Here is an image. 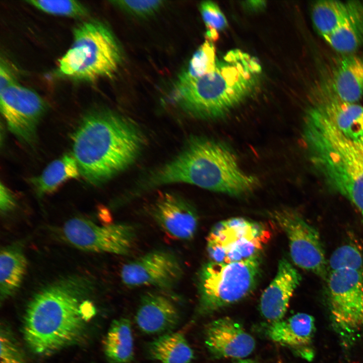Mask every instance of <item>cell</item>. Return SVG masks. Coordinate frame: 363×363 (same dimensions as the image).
<instances>
[{
	"instance_id": "32",
	"label": "cell",
	"mask_w": 363,
	"mask_h": 363,
	"mask_svg": "<svg viewBox=\"0 0 363 363\" xmlns=\"http://www.w3.org/2000/svg\"><path fill=\"white\" fill-rule=\"evenodd\" d=\"M1 363H24L23 354L8 331L1 330Z\"/></svg>"
},
{
	"instance_id": "34",
	"label": "cell",
	"mask_w": 363,
	"mask_h": 363,
	"mask_svg": "<svg viewBox=\"0 0 363 363\" xmlns=\"http://www.w3.org/2000/svg\"><path fill=\"white\" fill-rule=\"evenodd\" d=\"M12 73L6 64L1 62L0 67V91L7 87L15 83Z\"/></svg>"
},
{
	"instance_id": "30",
	"label": "cell",
	"mask_w": 363,
	"mask_h": 363,
	"mask_svg": "<svg viewBox=\"0 0 363 363\" xmlns=\"http://www.w3.org/2000/svg\"><path fill=\"white\" fill-rule=\"evenodd\" d=\"M328 265L330 271L342 268L363 270V256L355 246L346 244L334 251Z\"/></svg>"
},
{
	"instance_id": "29",
	"label": "cell",
	"mask_w": 363,
	"mask_h": 363,
	"mask_svg": "<svg viewBox=\"0 0 363 363\" xmlns=\"http://www.w3.org/2000/svg\"><path fill=\"white\" fill-rule=\"evenodd\" d=\"M27 2L41 11L53 15L77 17L85 16L87 13L85 6L76 1L38 0Z\"/></svg>"
},
{
	"instance_id": "7",
	"label": "cell",
	"mask_w": 363,
	"mask_h": 363,
	"mask_svg": "<svg viewBox=\"0 0 363 363\" xmlns=\"http://www.w3.org/2000/svg\"><path fill=\"white\" fill-rule=\"evenodd\" d=\"M260 272V256L228 263H206L198 277L200 311L213 313L241 300L255 289Z\"/></svg>"
},
{
	"instance_id": "11",
	"label": "cell",
	"mask_w": 363,
	"mask_h": 363,
	"mask_svg": "<svg viewBox=\"0 0 363 363\" xmlns=\"http://www.w3.org/2000/svg\"><path fill=\"white\" fill-rule=\"evenodd\" d=\"M328 287L331 317L341 331L351 333L363 327V270L330 271Z\"/></svg>"
},
{
	"instance_id": "33",
	"label": "cell",
	"mask_w": 363,
	"mask_h": 363,
	"mask_svg": "<svg viewBox=\"0 0 363 363\" xmlns=\"http://www.w3.org/2000/svg\"><path fill=\"white\" fill-rule=\"evenodd\" d=\"M16 206V201L12 193L2 183L0 186V209L3 213L12 210Z\"/></svg>"
},
{
	"instance_id": "22",
	"label": "cell",
	"mask_w": 363,
	"mask_h": 363,
	"mask_svg": "<svg viewBox=\"0 0 363 363\" xmlns=\"http://www.w3.org/2000/svg\"><path fill=\"white\" fill-rule=\"evenodd\" d=\"M360 2L336 0L317 1L312 9V20L323 38L330 35L353 12Z\"/></svg>"
},
{
	"instance_id": "3",
	"label": "cell",
	"mask_w": 363,
	"mask_h": 363,
	"mask_svg": "<svg viewBox=\"0 0 363 363\" xmlns=\"http://www.w3.org/2000/svg\"><path fill=\"white\" fill-rule=\"evenodd\" d=\"M303 137L320 175L363 216V137H346L313 105L306 114Z\"/></svg>"
},
{
	"instance_id": "6",
	"label": "cell",
	"mask_w": 363,
	"mask_h": 363,
	"mask_svg": "<svg viewBox=\"0 0 363 363\" xmlns=\"http://www.w3.org/2000/svg\"><path fill=\"white\" fill-rule=\"evenodd\" d=\"M73 33L71 47L59 60L60 73L85 81L112 77L122 57L109 29L100 22L89 21L79 25Z\"/></svg>"
},
{
	"instance_id": "25",
	"label": "cell",
	"mask_w": 363,
	"mask_h": 363,
	"mask_svg": "<svg viewBox=\"0 0 363 363\" xmlns=\"http://www.w3.org/2000/svg\"><path fill=\"white\" fill-rule=\"evenodd\" d=\"M323 39L335 50L353 52L363 45V4L334 31Z\"/></svg>"
},
{
	"instance_id": "31",
	"label": "cell",
	"mask_w": 363,
	"mask_h": 363,
	"mask_svg": "<svg viewBox=\"0 0 363 363\" xmlns=\"http://www.w3.org/2000/svg\"><path fill=\"white\" fill-rule=\"evenodd\" d=\"M162 1H116L112 3L124 11L140 17L152 15L163 5Z\"/></svg>"
},
{
	"instance_id": "18",
	"label": "cell",
	"mask_w": 363,
	"mask_h": 363,
	"mask_svg": "<svg viewBox=\"0 0 363 363\" xmlns=\"http://www.w3.org/2000/svg\"><path fill=\"white\" fill-rule=\"evenodd\" d=\"M315 331L314 318L299 313L287 319L271 323L266 333L273 342L299 349L303 356L309 359L311 353L305 347L311 343Z\"/></svg>"
},
{
	"instance_id": "2",
	"label": "cell",
	"mask_w": 363,
	"mask_h": 363,
	"mask_svg": "<svg viewBox=\"0 0 363 363\" xmlns=\"http://www.w3.org/2000/svg\"><path fill=\"white\" fill-rule=\"evenodd\" d=\"M72 141L80 173L90 184L98 185L132 164L145 139L129 119L108 111H96L83 118Z\"/></svg>"
},
{
	"instance_id": "23",
	"label": "cell",
	"mask_w": 363,
	"mask_h": 363,
	"mask_svg": "<svg viewBox=\"0 0 363 363\" xmlns=\"http://www.w3.org/2000/svg\"><path fill=\"white\" fill-rule=\"evenodd\" d=\"M103 344L105 354L111 363H130L134 355L130 321L126 318L114 320Z\"/></svg>"
},
{
	"instance_id": "21",
	"label": "cell",
	"mask_w": 363,
	"mask_h": 363,
	"mask_svg": "<svg viewBox=\"0 0 363 363\" xmlns=\"http://www.w3.org/2000/svg\"><path fill=\"white\" fill-rule=\"evenodd\" d=\"M0 254V294L1 301H4L20 288L28 262L20 243L3 247Z\"/></svg>"
},
{
	"instance_id": "5",
	"label": "cell",
	"mask_w": 363,
	"mask_h": 363,
	"mask_svg": "<svg viewBox=\"0 0 363 363\" xmlns=\"http://www.w3.org/2000/svg\"><path fill=\"white\" fill-rule=\"evenodd\" d=\"M261 72L257 58L240 49H232L218 59L213 72L186 83L175 84L174 98L192 115L218 118L250 95Z\"/></svg>"
},
{
	"instance_id": "17",
	"label": "cell",
	"mask_w": 363,
	"mask_h": 363,
	"mask_svg": "<svg viewBox=\"0 0 363 363\" xmlns=\"http://www.w3.org/2000/svg\"><path fill=\"white\" fill-rule=\"evenodd\" d=\"M135 320L139 329L149 334L169 332L178 323L179 313L174 302L165 294L149 292L144 295Z\"/></svg>"
},
{
	"instance_id": "8",
	"label": "cell",
	"mask_w": 363,
	"mask_h": 363,
	"mask_svg": "<svg viewBox=\"0 0 363 363\" xmlns=\"http://www.w3.org/2000/svg\"><path fill=\"white\" fill-rule=\"evenodd\" d=\"M261 224L244 218L228 219L215 224L207 238L210 261L232 263L259 256L270 238Z\"/></svg>"
},
{
	"instance_id": "26",
	"label": "cell",
	"mask_w": 363,
	"mask_h": 363,
	"mask_svg": "<svg viewBox=\"0 0 363 363\" xmlns=\"http://www.w3.org/2000/svg\"><path fill=\"white\" fill-rule=\"evenodd\" d=\"M80 173L73 154H66L51 162L42 173L31 182L39 195L52 192L68 179L77 178Z\"/></svg>"
},
{
	"instance_id": "10",
	"label": "cell",
	"mask_w": 363,
	"mask_h": 363,
	"mask_svg": "<svg viewBox=\"0 0 363 363\" xmlns=\"http://www.w3.org/2000/svg\"><path fill=\"white\" fill-rule=\"evenodd\" d=\"M64 238L79 249L95 253L128 254L136 239L134 227L126 223L102 226L82 218L68 220L62 229Z\"/></svg>"
},
{
	"instance_id": "4",
	"label": "cell",
	"mask_w": 363,
	"mask_h": 363,
	"mask_svg": "<svg viewBox=\"0 0 363 363\" xmlns=\"http://www.w3.org/2000/svg\"><path fill=\"white\" fill-rule=\"evenodd\" d=\"M150 186L185 183L232 195L248 193L258 185L245 172L234 152L225 144L205 137H194L175 157L155 171Z\"/></svg>"
},
{
	"instance_id": "14",
	"label": "cell",
	"mask_w": 363,
	"mask_h": 363,
	"mask_svg": "<svg viewBox=\"0 0 363 363\" xmlns=\"http://www.w3.org/2000/svg\"><path fill=\"white\" fill-rule=\"evenodd\" d=\"M151 214L162 230L173 238L190 240L196 233L197 213L189 202L177 195L160 194L151 206Z\"/></svg>"
},
{
	"instance_id": "9",
	"label": "cell",
	"mask_w": 363,
	"mask_h": 363,
	"mask_svg": "<svg viewBox=\"0 0 363 363\" xmlns=\"http://www.w3.org/2000/svg\"><path fill=\"white\" fill-rule=\"evenodd\" d=\"M271 216L286 234L295 264L324 279L327 278L328 265L318 231L292 210L274 211Z\"/></svg>"
},
{
	"instance_id": "16",
	"label": "cell",
	"mask_w": 363,
	"mask_h": 363,
	"mask_svg": "<svg viewBox=\"0 0 363 363\" xmlns=\"http://www.w3.org/2000/svg\"><path fill=\"white\" fill-rule=\"evenodd\" d=\"M301 279L298 272L287 260H279L275 277L260 298V310L266 320L272 323L283 319Z\"/></svg>"
},
{
	"instance_id": "12",
	"label": "cell",
	"mask_w": 363,
	"mask_h": 363,
	"mask_svg": "<svg viewBox=\"0 0 363 363\" xmlns=\"http://www.w3.org/2000/svg\"><path fill=\"white\" fill-rule=\"evenodd\" d=\"M0 106L11 132L22 141L33 143L37 125L45 109L40 96L15 83L0 91Z\"/></svg>"
},
{
	"instance_id": "20",
	"label": "cell",
	"mask_w": 363,
	"mask_h": 363,
	"mask_svg": "<svg viewBox=\"0 0 363 363\" xmlns=\"http://www.w3.org/2000/svg\"><path fill=\"white\" fill-rule=\"evenodd\" d=\"M331 94L341 101L355 103L363 95V56L343 58L333 73Z\"/></svg>"
},
{
	"instance_id": "27",
	"label": "cell",
	"mask_w": 363,
	"mask_h": 363,
	"mask_svg": "<svg viewBox=\"0 0 363 363\" xmlns=\"http://www.w3.org/2000/svg\"><path fill=\"white\" fill-rule=\"evenodd\" d=\"M218 58L213 42L205 40L192 57L187 69L178 77L176 84H182L213 72Z\"/></svg>"
},
{
	"instance_id": "13",
	"label": "cell",
	"mask_w": 363,
	"mask_h": 363,
	"mask_svg": "<svg viewBox=\"0 0 363 363\" xmlns=\"http://www.w3.org/2000/svg\"><path fill=\"white\" fill-rule=\"evenodd\" d=\"M183 273L182 264L173 254L155 250L125 264L120 275L123 283L129 287L168 289L180 280Z\"/></svg>"
},
{
	"instance_id": "15",
	"label": "cell",
	"mask_w": 363,
	"mask_h": 363,
	"mask_svg": "<svg viewBox=\"0 0 363 363\" xmlns=\"http://www.w3.org/2000/svg\"><path fill=\"white\" fill-rule=\"evenodd\" d=\"M204 335L207 348L216 357L245 358L256 346L253 337L239 323L228 317L209 323Z\"/></svg>"
},
{
	"instance_id": "36",
	"label": "cell",
	"mask_w": 363,
	"mask_h": 363,
	"mask_svg": "<svg viewBox=\"0 0 363 363\" xmlns=\"http://www.w3.org/2000/svg\"><path fill=\"white\" fill-rule=\"evenodd\" d=\"M233 363H256L253 360L251 359H238Z\"/></svg>"
},
{
	"instance_id": "28",
	"label": "cell",
	"mask_w": 363,
	"mask_h": 363,
	"mask_svg": "<svg viewBox=\"0 0 363 363\" xmlns=\"http://www.w3.org/2000/svg\"><path fill=\"white\" fill-rule=\"evenodd\" d=\"M199 9L207 29L206 40L213 42L218 40L219 32L227 27V20L219 6L212 1L202 2Z\"/></svg>"
},
{
	"instance_id": "24",
	"label": "cell",
	"mask_w": 363,
	"mask_h": 363,
	"mask_svg": "<svg viewBox=\"0 0 363 363\" xmlns=\"http://www.w3.org/2000/svg\"><path fill=\"white\" fill-rule=\"evenodd\" d=\"M152 358L160 363H191L193 350L183 334L167 332L152 341L149 346Z\"/></svg>"
},
{
	"instance_id": "19",
	"label": "cell",
	"mask_w": 363,
	"mask_h": 363,
	"mask_svg": "<svg viewBox=\"0 0 363 363\" xmlns=\"http://www.w3.org/2000/svg\"><path fill=\"white\" fill-rule=\"evenodd\" d=\"M345 136L352 139L363 137V106L340 100L331 94L314 105Z\"/></svg>"
},
{
	"instance_id": "35",
	"label": "cell",
	"mask_w": 363,
	"mask_h": 363,
	"mask_svg": "<svg viewBox=\"0 0 363 363\" xmlns=\"http://www.w3.org/2000/svg\"><path fill=\"white\" fill-rule=\"evenodd\" d=\"M247 7L253 11H257L263 8L266 2L263 1H252L246 2Z\"/></svg>"
},
{
	"instance_id": "1",
	"label": "cell",
	"mask_w": 363,
	"mask_h": 363,
	"mask_svg": "<svg viewBox=\"0 0 363 363\" xmlns=\"http://www.w3.org/2000/svg\"><path fill=\"white\" fill-rule=\"evenodd\" d=\"M93 286L88 278L70 276L48 284L33 295L25 313L23 335L34 353L52 354L81 337L85 322L95 313L87 298Z\"/></svg>"
}]
</instances>
